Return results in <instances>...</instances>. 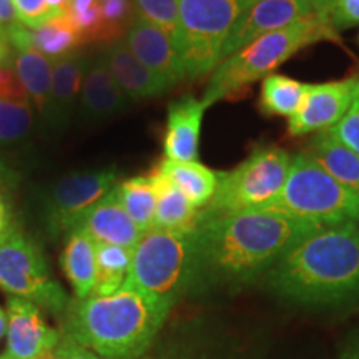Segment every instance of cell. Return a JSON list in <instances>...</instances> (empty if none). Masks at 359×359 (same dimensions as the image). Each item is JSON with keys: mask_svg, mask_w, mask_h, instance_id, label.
Returning <instances> with one entry per match:
<instances>
[{"mask_svg": "<svg viewBox=\"0 0 359 359\" xmlns=\"http://www.w3.org/2000/svg\"><path fill=\"white\" fill-rule=\"evenodd\" d=\"M321 226L269 210L200 213L193 230L190 293H238L266 278L293 246Z\"/></svg>", "mask_w": 359, "mask_h": 359, "instance_id": "obj_1", "label": "cell"}, {"mask_svg": "<svg viewBox=\"0 0 359 359\" xmlns=\"http://www.w3.org/2000/svg\"><path fill=\"white\" fill-rule=\"evenodd\" d=\"M283 302L308 309L359 303V224L321 226L293 246L266 275Z\"/></svg>", "mask_w": 359, "mask_h": 359, "instance_id": "obj_2", "label": "cell"}, {"mask_svg": "<svg viewBox=\"0 0 359 359\" xmlns=\"http://www.w3.org/2000/svg\"><path fill=\"white\" fill-rule=\"evenodd\" d=\"M170 311L125 280L114 294L70 303L64 334L103 358L140 359L155 344Z\"/></svg>", "mask_w": 359, "mask_h": 359, "instance_id": "obj_3", "label": "cell"}, {"mask_svg": "<svg viewBox=\"0 0 359 359\" xmlns=\"http://www.w3.org/2000/svg\"><path fill=\"white\" fill-rule=\"evenodd\" d=\"M334 39L333 24L320 13H313L285 29L263 35L219 62L200 100L208 109L223 98L236 95L257 80L266 79L302 48Z\"/></svg>", "mask_w": 359, "mask_h": 359, "instance_id": "obj_4", "label": "cell"}, {"mask_svg": "<svg viewBox=\"0 0 359 359\" xmlns=\"http://www.w3.org/2000/svg\"><path fill=\"white\" fill-rule=\"evenodd\" d=\"M269 212L323 224H359V196L327 175L306 154L291 158L288 178Z\"/></svg>", "mask_w": 359, "mask_h": 359, "instance_id": "obj_5", "label": "cell"}, {"mask_svg": "<svg viewBox=\"0 0 359 359\" xmlns=\"http://www.w3.org/2000/svg\"><path fill=\"white\" fill-rule=\"evenodd\" d=\"M193 231L148 230L133 248L127 281L172 309L190 293Z\"/></svg>", "mask_w": 359, "mask_h": 359, "instance_id": "obj_6", "label": "cell"}, {"mask_svg": "<svg viewBox=\"0 0 359 359\" xmlns=\"http://www.w3.org/2000/svg\"><path fill=\"white\" fill-rule=\"evenodd\" d=\"M238 15L240 0H178L173 42L185 79L198 80L217 69Z\"/></svg>", "mask_w": 359, "mask_h": 359, "instance_id": "obj_7", "label": "cell"}, {"mask_svg": "<svg viewBox=\"0 0 359 359\" xmlns=\"http://www.w3.org/2000/svg\"><path fill=\"white\" fill-rule=\"evenodd\" d=\"M291 156L280 147L264 145L231 172H219L217 191L201 215L259 212L275 201L285 187Z\"/></svg>", "mask_w": 359, "mask_h": 359, "instance_id": "obj_8", "label": "cell"}, {"mask_svg": "<svg viewBox=\"0 0 359 359\" xmlns=\"http://www.w3.org/2000/svg\"><path fill=\"white\" fill-rule=\"evenodd\" d=\"M0 290L55 314L70 304L64 288L52 280L42 251L19 233L0 245Z\"/></svg>", "mask_w": 359, "mask_h": 359, "instance_id": "obj_9", "label": "cell"}, {"mask_svg": "<svg viewBox=\"0 0 359 359\" xmlns=\"http://www.w3.org/2000/svg\"><path fill=\"white\" fill-rule=\"evenodd\" d=\"M266 348L224 327L187 325L150 348L143 359H266Z\"/></svg>", "mask_w": 359, "mask_h": 359, "instance_id": "obj_10", "label": "cell"}, {"mask_svg": "<svg viewBox=\"0 0 359 359\" xmlns=\"http://www.w3.org/2000/svg\"><path fill=\"white\" fill-rule=\"evenodd\" d=\"M118 185L116 170H97L67 175L42 195V213L52 235L70 233L79 219Z\"/></svg>", "mask_w": 359, "mask_h": 359, "instance_id": "obj_11", "label": "cell"}, {"mask_svg": "<svg viewBox=\"0 0 359 359\" xmlns=\"http://www.w3.org/2000/svg\"><path fill=\"white\" fill-rule=\"evenodd\" d=\"M313 13L311 0H258L246 11L240 12L223 45L222 60L233 55L253 40L285 29Z\"/></svg>", "mask_w": 359, "mask_h": 359, "instance_id": "obj_12", "label": "cell"}, {"mask_svg": "<svg viewBox=\"0 0 359 359\" xmlns=\"http://www.w3.org/2000/svg\"><path fill=\"white\" fill-rule=\"evenodd\" d=\"M6 314L7 349L2 359H34L55 351L62 336L45 321L37 304L11 296Z\"/></svg>", "mask_w": 359, "mask_h": 359, "instance_id": "obj_13", "label": "cell"}, {"mask_svg": "<svg viewBox=\"0 0 359 359\" xmlns=\"http://www.w3.org/2000/svg\"><path fill=\"white\" fill-rule=\"evenodd\" d=\"M359 79L308 85V92L298 111L288 122L291 137L333 128L351 105Z\"/></svg>", "mask_w": 359, "mask_h": 359, "instance_id": "obj_14", "label": "cell"}, {"mask_svg": "<svg viewBox=\"0 0 359 359\" xmlns=\"http://www.w3.org/2000/svg\"><path fill=\"white\" fill-rule=\"evenodd\" d=\"M123 42L130 52L168 88L185 79L173 37L158 27L137 17L125 34Z\"/></svg>", "mask_w": 359, "mask_h": 359, "instance_id": "obj_15", "label": "cell"}, {"mask_svg": "<svg viewBox=\"0 0 359 359\" xmlns=\"http://www.w3.org/2000/svg\"><path fill=\"white\" fill-rule=\"evenodd\" d=\"M130 100L111 77L105 57L88 60L79 97V115L87 123H103L127 110Z\"/></svg>", "mask_w": 359, "mask_h": 359, "instance_id": "obj_16", "label": "cell"}, {"mask_svg": "<svg viewBox=\"0 0 359 359\" xmlns=\"http://www.w3.org/2000/svg\"><path fill=\"white\" fill-rule=\"evenodd\" d=\"M77 228L87 231L97 243L125 246L130 250H133L143 236L140 228L120 203L115 188L90 206L79 219Z\"/></svg>", "mask_w": 359, "mask_h": 359, "instance_id": "obj_17", "label": "cell"}, {"mask_svg": "<svg viewBox=\"0 0 359 359\" xmlns=\"http://www.w3.org/2000/svg\"><path fill=\"white\" fill-rule=\"evenodd\" d=\"M206 105L198 98L185 95L168 107L163 150L168 160L196 161L201 123Z\"/></svg>", "mask_w": 359, "mask_h": 359, "instance_id": "obj_18", "label": "cell"}, {"mask_svg": "<svg viewBox=\"0 0 359 359\" xmlns=\"http://www.w3.org/2000/svg\"><path fill=\"white\" fill-rule=\"evenodd\" d=\"M7 34L12 48H32L52 62L77 52V48L83 43L67 15L45 22L35 29H29L22 24H12L7 27Z\"/></svg>", "mask_w": 359, "mask_h": 359, "instance_id": "obj_19", "label": "cell"}, {"mask_svg": "<svg viewBox=\"0 0 359 359\" xmlns=\"http://www.w3.org/2000/svg\"><path fill=\"white\" fill-rule=\"evenodd\" d=\"M110 74L130 102L158 97L168 90L137 57L130 52L123 40L111 42L103 52Z\"/></svg>", "mask_w": 359, "mask_h": 359, "instance_id": "obj_20", "label": "cell"}, {"mask_svg": "<svg viewBox=\"0 0 359 359\" xmlns=\"http://www.w3.org/2000/svg\"><path fill=\"white\" fill-rule=\"evenodd\" d=\"M35 110L12 67L0 69V145L25 140L34 128Z\"/></svg>", "mask_w": 359, "mask_h": 359, "instance_id": "obj_21", "label": "cell"}, {"mask_svg": "<svg viewBox=\"0 0 359 359\" xmlns=\"http://www.w3.org/2000/svg\"><path fill=\"white\" fill-rule=\"evenodd\" d=\"M88 60L79 52L53 62L52 67V105L50 130L64 132L79 107L80 88Z\"/></svg>", "mask_w": 359, "mask_h": 359, "instance_id": "obj_22", "label": "cell"}, {"mask_svg": "<svg viewBox=\"0 0 359 359\" xmlns=\"http://www.w3.org/2000/svg\"><path fill=\"white\" fill-rule=\"evenodd\" d=\"M11 67L32 102L35 114L47 127H50L53 62L32 48L20 47L13 48Z\"/></svg>", "mask_w": 359, "mask_h": 359, "instance_id": "obj_23", "label": "cell"}, {"mask_svg": "<svg viewBox=\"0 0 359 359\" xmlns=\"http://www.w3.org/2000/svg\"><path fill=\"white\" fill-rule=\"evenodd\" d=\"M156 193L155 217L151 228L167 231H193L200 222L201 210L196 208L185 193L170 182L163 173H151Z\"/></svg>", "mask_w": 359, "mask_h": 359, "instance_id": "obj_24", "label": "cell"}, {"mask_svg": "<svg viewBox=\"0 0 359 359\" xmlns=\"http://www.w3.org/2000/svg\"><path fill=\"white\" fill-rule=\"evenodd\" d=\"M60 262L77 299L88 298L97 280V241L82 228H75L69 233Z\"/></svg>", "mask_w": 359, "mask_h": 359, "instance_id": "obj_25", "label": "cell"}, {"mask_svg": "<svg viewBox=\"0 0 359 359\" xmlns=\"http://www.w3.org/2000/svg\"><path fill=\"white\" fill-rule=\"evenodd\" d=\"M304 154L336 182L359 196V155L343 145L330 130L318 132Z\"/></svg>", "mask_w": 359, "mask_h": 359, "instance_id": "obj_26", "label": "cell"}, {"mask_svg": "<svg viewBox=\"0 0 359 359\" xmlns=\"http://www.w3.org/2000/svg\"><path fill=\"white\" fill-rule=\"evenodd\" d=\"M156 170L185 193L187 198L198 210L208 205L217 191L219 172H213L212 168L205 167L198 161H175L165 158Z\"/></svg>", "mask_w": 359, "mask_h": 359, "instance_id": "obj_27", "label": "cell"}, {"mask_svg": "<svg viewBox=\"0 0 359 359\" xmlns=\"http://www.w3.org/2000/svg\"><path fill=\"white\" fill-rule=\"evenodd\" d=\"M308 85L293 80L286 75L271 74L263 79L262 95H259V109L266 115L288 116L291 118L304 100Z\"/></svg>", "mask_w": 359, "mask_h": 359, "instance_id": "obj_28", "label": "cell"}, {"mask_svg": "<svg viewBox=\"0 0 359 359\" xmlns=\"http://www.w3.org/2000/svg\"><path fill=\"white\" fill-rule=\"evenodd\" d=\"M116 196L120 203L133 219L135 224L140 228L142 233L151 230L156 206V193L154 185V177H133L125 180L115 187Z\"/></svg>", "mask_w": 359, "mask_h": 359, "instance_id": "obj_29", "label": "cell"}, {"mask_svg": "<svg viewBox=\"0 0 359 359\" xmlns=\"http://www.w3.org/2000/svg\"><path fill=\"white\" fill-rule=\"evenodd\" d=\"M133 250L97 243V280L90 296L114 294L123 286L132 266Z\"/></svg>", "mask_w": 359, "mask_h": 359, "instance_id": "obj_30", "label": "cell"}, {"mask_svg": "<svg viewBox=\"0 0 359 359\" xmlns=\"http://www.w3.org/2000/svg\"><path fill=\"white\" fill-rule=\"evenodd\" d=\"M83 43L103 42V20L100 0H72L65 13Z\"/></svg>", "mask_w": 359, "mask_h": 359, "instance_id": "obj_31", "label": "cell"}, {"mask_svg": "<svg viewBox=\"0 0 359 359\" xmlns=\"http://www.w3.org/2000/svg\"><path fill=\"white\" fill-rule=\"evenodd\" d=\"M103 42H116L125 37L137 19L133 0H100Z\"/></svg>", "mask_w": 359, "mask_h": 359, "instance_id": "obj_32", "label": "cell"}, {"mask_svg": "<svg viewBox=\"0 0 359 359\" xmlns=\"http://www.w3.org/2000/svg\"><path fill=\"white\" fill-rule=\"evenodd\" d=\"M138 19L175 35L178 24V0H133Z\"/></svg>", "mask_w": 359, "mask_h": 359, "instance_id": "obj_33", "label": "cell"}, {"mask_svg": "<svg viewBox=\"0 0 359 359\" xmlns=\"http://www.w3.org/2000/svg\"><path fill=\"white\" fill-rule=\"evenodd\" d=\"M266 359H331L321 341L304 336L283 344L276 354H269Z\"/></svg>", "mask_w": 359, "mask_h": 359, "instance_id": "obj_34", "label": "cell"}, {"mask_svg": "<svg viewBox=\"0 0 359 359\" xmlns=\"http://www.w3.org/2000/svg\"><path fill=\"white\" fill-rule=\"evenodd\" d=\"M330 132L334 135L338 140L351 148L354 154L359 155V80L356 92L351 100V105L346 110L343 118L334 125L333 128H330Z\"/></svg>", "mask_w": 359, "mask_h": 359, "instance_id": "obj_35", "label": "cell"}, {"mask_svg": "<svg viewBox=\"0 0 359 359\" xmlns=\"http://www.w3.org/2000/svg\"><path fill=\"white\" fill-rule=\"evenodd\" d=\"M13 2H15L17 24L35 29L53 19L48 12L47 0H13Z\"/></svg>", "mask_w": 359, "mask_h": 359, "instance_id": "obj_36", "label": "cell"}, {"mask_svg": "<svg viewBox=\"0 0 359 359\" xmlns=\"http://www.w3.org/2000/svg\"><path fill=\"white\" fill-rule=\"evenodd\" d=\"M331 24L334 30L349 29L359 24V0H336L331 11Z\"/></svg>", "mask_w": 359, "mask_h": 359, "instance_id": "obj_37", "label": "cell"}, {"mask_svg": "<svg viewBox=\"0 0 359 359\" xmlns=\"http://www.w3.org/2000/svg\"><path fill=\"white\" fill-rule=\"evenodd\" d=\"M55 356L57 359H109L103 358L100 354L90 351L88 348L82 346V344L75 343L74 339H70L69 336H62L60 343L55 348Z\"/></svg>", "mask_w": 359, "mask_h": 359, "instance_id": "obj_38", "label": "cell"}, {"mask_svg": "<svg viewBox=\"0 0 359 359\" xmlns=\"http://www.w3.org/2000/svg\"><path fill=\"white\" fill-rule=\"evenodd\" d=\"M13 235H17V231L12 223L11 208H8L6 196L0 191V245H4L6 241L11 240Z\"/></svg>", "mask_w": 359, "mask_h": 359, "instance_id": "obj_39", "label": "cell"}, {"mask_svg": "<svg viewBox=\"0 0 359 359\" xmlns=\"http://www.w3.org/2000/svg\"><path fill=\"white\" fill-rule=\"evenodd\" d=\"M12 53H13V48L11 43V39H8L7 27H0V69L11 65Z\"/></svg>", "mask_w": 359, "mask_h": 359, "instance_id": "obj_40", "label": "cell"}, {"mask_svg": "<svg viewBox=\"0 0 359 359\" xmlns=\"http://www.w3.org/2000/svg\"><path fill=\"white\" fill-rule=\"evenodd\" d=\"M339 359H359V330L353 331L341 348Z\"/></svg>", "mask_w": 359, "mask_h": 359, "instance_id": "obj_41", "label": "cell"}, {"mask_svg": "<svg viewBox=\"0 0 359 359\" xmlns=\"http://www.w3.org/2000/svg\"><path fill=\"white\" fill-rule=\"evenodd\" d=\"M17 24L15 2L13 0H0V27Z\"/></svg>", "mask_w": 359, "mask_h": 359, "instance_id": "obj_42", "label": "cell"}, {"mask_svg": "<svg viewBox=\"0 0 359 359\" xmlns=\"http://www.w3.org/2000/svg\"><path fill=\"white\" fill-rule=\"evenodd\" d=\"M334 2L336 0H311V6L314 8V13H320V15L330 19Z\"/></svg>", "mask_w": 359, "mask_h": 359, "instance_id": "obj_43", "label": "cell"}, {"mask_svg": "<svg viewBox=\"0 0 359 359\" xmlns=\"http://www.w3.org/2000/svg\"><path fill=\"white\" fill-rule=\"evenodd\" d=\"M7 334V314L0 308V339Z\"/></svg>", "mask_w": 359, "mask_h": 359, "instance_id": "obj_44", "label": "cell"}, {"mask_svg": "<svg viewBox=\"0 0 359 359\" xmlns=\"http://www.w3.org/2000/svg\"><path fill=\"white\" fill-rule=\"evenodd\" d=\"M258 0H240V12L246 11V8L253 6V4H257Z\"/></svg>", "mask_w": 359, "mask_h": 359, "instance_id": "obj_45", "label": "cell"}, {"mask_svg": "<svg viewBox=\"0 0 359 359\" xmlns=\"http://www.w3.org/2000/svg\"><path fill=\"white\" fill-rule=\"evenodd\" d=\"M34 359H57V356H55V351H52V353L42 354V356H39V358H34Z\"/></svg>", "mask_w": 359, "mask_h": 359, "instance_id": "obj_46", "label": "cell"}, {"mask_svg": "<svg viewBox=\"0 0 359 359\" xmlns=\"http://www.w3.org/2000/svg\"><path fill=\"white\" fill-rule=\"evenodd\" d=\"M6 175H7V168H6V165H4V161L0 160V180L6 177Z\"/></svg>", "mask_w": 359, "mask_h": 359, "instance_id": "obj_47", "label": "cell"}, {"mask_svg": "<svg viewBox=\"0 0 359 359\" xmlns=\"http://www.w3.org/2000/svg\"><path fill=\"white\" fill-rule=\"evenodd\" d=\"M0 359H2V358H0Z\"/></svg>", "mask_w": 359, "mask_h": 359, "instance_id": "obj_48", "label": "cell"}]
</instances>
